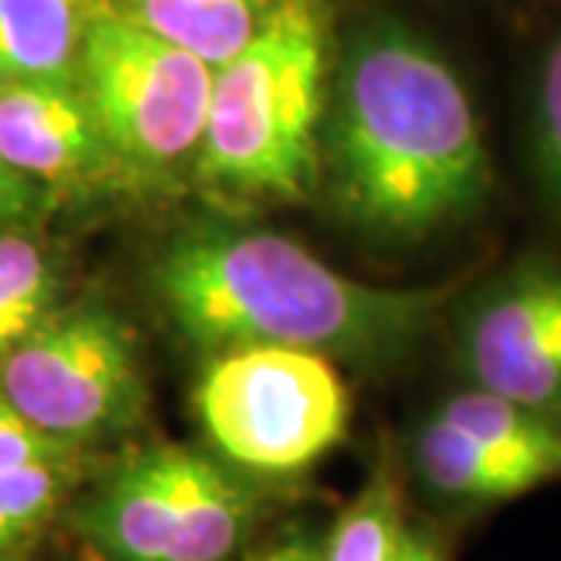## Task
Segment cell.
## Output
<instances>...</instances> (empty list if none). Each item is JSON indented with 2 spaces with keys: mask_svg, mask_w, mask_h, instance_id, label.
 I'll return each instance as SVG.
<instances>
[{
  "mask_svg": "<svg viewBox=\"0 0 561 561\" xmlns=\"http://www.w3.org/2000/svg\"><path fill=\"white\" fill-rule=\"evenodd\" d=\"M197 415L225 459L294 474L346 434L350 397L328 356L287 346L219 353L197 383Z\"/></svg>",
  "mask_w": 561,
  "mask_h": 561,
  "instance_id": "5b68a950",
  "label": "cell"
},
{
  "mask_svg": "<svg viewBox=\"0 0 561 561\" xmlns=\"http://www.w3.org/2000/svg\"><path fill=\"white\" fill-rule=\"evenodd\" d=\"M402 530L400 481L393 468L383 465L343 508L324 549V561H393Z\"/></svg>",
  "mask_w": 561,
  "mask_h": 561,
  "instance_id": "9a60e30c",
  "label": "cell"
},
{
  "mask_svg": "<svg viewBox=\"0 0 561 561\" xmlns=\"http://www.w3.org/2000/svg\"><path fill=\"white\" fill-rule=\"evenodd\" d=\"M321 165L343 216L383 241H421L459 225L481 209L493 181L465 81L397 20L368 22L343 44Z\"/></svg>",
  "mask_w": 561,
  "mask_h": 561,
  "instance_id": "6da1fadb",
  "label": "cell"
},
{
  "mask_svg": "<svg viewBox=\"0 0 561 561\" xmlns=\"http://www.w3.org/2000/svg\"><path fill=\"white\" fill-rule=\"evenodd\" d=\"M81 0H0V81L76 79Z\"/></svg>",
  "mask_w": 561,
  "mask_h": 561,
  "instance_id": "8fae6325",
  "label": "cell"
},
{
  "mask_svg": "<svg viewBox=\"0 0 561 561\" xmlns=\"http://www.w3.org/2000/svg\"><path fill=\"white\" fill-rule=\"evenodd\" d=\"M415 465L434 493L459 502L518 500L546 483L534 468L486 449L440 415L421 424Z\"/></svg>",
  "mask_w": 561,
  "mask_h": 561,
  "instance_id": "30bf717a",
  "label": "cell"
},
{
  "mask_svg": "<svg viewBox=\"0 0 561 561\" xmlns=\"http://www.w3.org/2000/svg\"><path fill=\"white\" fill-rule=\"evenodd\" d=\"M72 481V461H47L0 474V556L25 542L57 508Z\"/></svg>",
  "mask_w": 561,
  "mask_h": 561,
  "instance_id": "2e32d148",
  "label": "cell"
},
{
  "mask_svg": "<svg viewBox=\"0 0 561 561\" xmlns=\"http://www.w3.org/2000/svg\"><path fill=\"white\" fill-rule=\"evenodd\" d=\"M57 306V272L38 243L20 231L0 234V359L20 346Z\"/></svg>",
  "mask_w": 561,
  "mask_h": 561,
  "instance_id": "5bb4252c",
  "label": "cell"
},
{
  "mask_svg": "<svg viewBox=\"0 0 561 561\" xmlns=\"http://www.w3.org/2000/svg\"><path fill=\"white\" fill-rule=\"evenodd\" d=\"M216 69L110 0L84 3L79 88L119 165L160 172L197 157Z\"/></svg>",
  "mask_w": 561,
  "mask_h": 561,
  "instance_id": "277c9868",
  "label": "cell"
},
{
  "mask_svg": "<svg viewBox=\"0 0 561 561\" xmlns=\"http://www.w3.org/2000/svg\"><path fill=\"white\" fill-rule=\"evenodd\" d=\"M44 191L0 160V221H25L41 209Z\"/></svg>",
  "mask_w": 561,
  "mask_h": 561,
  "instance_id": "d6986e66",
  "label": "cell"
},
{
  "mask_svg": "<svg viewBox=\"0 0 561 561\" xmlns=\"http://www.w3.org/2000/svg\"><path fill=\"white\" fill-rule=\"evenodd\" d=\"M262 561H324V552L312 549V546H284Z\"/></svg>",
  "mask_w": 561,
  "mask_h": 561,
  "instance_id": "44dd1931",
  "label": "cell"
},
{
  "mask_svg": "<svg viewBox=\"0 0 561 561\" xmlns=\"http://www.w3.org/2000/svg\"><path fill=\"white\" fill-rule=\"evenodd\" d=\"M461 362L478 390L561 419V265L508 268L461 324Z\"/></svg>",
  "mask_w": 561,
  "mask_h": 561,
  "instance_id": "ba28073f",
  "label": "cell"
},
{
  "mask_svg": "<svg viewBox=\"0 0 561 561\" xmlns=\"http://www.w3.org/2000/svg\"><path fill=\"white\" fill-rule=\"evenodd\" d=\"M393 561H446L443 556L440 542L434 540L431 534L424 530H402L400 549H397V559Z\"/></svg>",
  "mask_w": 561,
  "mask_h": 561,
  "instance_id": "ffe728a7",
  "label": "cell"
},
{
  "mask_svg": "<svg viewBox=\"0 0 561 561\" xmlns=\"http://www.w3.org/2000/svg\"><path fill=\"white\" fill-rule=\"evenodd\" d=\"M0 160L41 191L84 184L119 162L79 79L0 81Z\"/></svg>",
  "mask_w": 561,
  "mask_h": 561,
  "instance_id": "9c48e42d",
  "label": "cell"
},
{
  "mask_svg": "<svg viewBox=\"0 0 561 561\" xmlns=\"http://www.w3.org/2000/svg\"><path fill=\"white\" fill-rule=\"evenodd\" d=\"M72 446L41 434L35 424L22 419L10 402L0 397V474L20 471L47 461H69Z\"/></svg>",
  "mask_w": 561,
  "mask_h": 561,
  "instance_id": "ac0fdd59",
  "label": "cell"
},
{
  "mask_svg": "<svg viewBox=\"0 0 561 561\" xmlns=\"http://www.w3.org/2000/svg\"><path fill=\"white\" fill-rule=\"evenodd\" d=\"M150 278L201 350L287 346L362 365L412 353L446 300V287L365 284L290 238L213 221L165 243Z\"/></svg>",
  "mask_w": 561,
  "mask_h": 561,
  "instance_id": "7a4b0ae2",
  "label": "cell"
},
{
  "mask_svg": "<svg viewBox=\"0 0 561 561\" xmlns=\"http://www.w3.org/2000/svg\"><path fill=\"white\" fill-rule=\"evenodd\" d=\"M157 38L219 69L260 32L275 0H113Z\"/></svg>",
  "mask_w": 561,
  "mask_h": 561,
  "instance_id": "7c38bea8",
  "label": "cell"
},
{
  "mask_svg": "<svg viewBox=\"0 0 561 561\" xmlns=\"http://www.w3.org/2000/svg\"><path fill=\"white\" fill-rule=\"evenodd\" d=\"M328 7L275 0L260 32L213 76L197 175L238 201H297L321 172Z\"/></svg>",
  "mask_w": 561,
  "mask_h": 561,
  "instance_id": "3957f363",
  "label": "cell"
},
{
  "mask_svg": "<svg viewBox=\"0 0 561 561\" xmlns=\"http://www.w3.org/2000/svg\"><path fill=\"white\" fill-rule=\"evenodd\" d=\"M250 524V490L179 446L131 456L79 512L84 537L113 561H225Z\"/></svg>",
  "mask_w": 561,
  "mask_h": 561,
  "instance_id": "8992f818",
  "label": "cell"
},
{
  "mask_svg": "<svg viewBox=\"0 0 561 561\" xmlns=\"http://www.w3.org/2000/svg\"><path fill=\"white\" fill-rule=\"evenodd\" d=\"M437 415L486 449L534 468L546 483L561 478V419L502 400L478 387L453 397Z\"/></svg>",
  "mask_w": 561,
  "mask_h": 561,
  "instance_id": "4fadbf2b",
  "label": "cell"
},
{
  "mask_svg": "<svg viewBox=\"0 0 561 561\" xmlns=\"http://www.w3.org/2000/svg\"><path fill=\"white\" fill-rule=\"evenodd\" d=\"M534 153L542 191L561 219V35L552 41L540 69L534 110Z\"/></svg>",
  "mask_w": 561,
  "mask_h": 561,
  "instance_id": "e0dca14e",
  "label": "cell"
},
{
  "mask_svg": "<svg viewBox=\"0 0 561 561\" xmlns=\"http://www.w3.org/2000/svg\"><path fill=\"white\" fill-rule=\"evenodd\" d=\"M0 397L41 434L76 446L138 424L147 387L119 316L81 302L50 312L0 359Z\"/></svg>",
  "mask_w": 561,
  "mask_h": 561,
  "instance_id": "52a82bcc",
  "label": "cell"
}]
</instances>
